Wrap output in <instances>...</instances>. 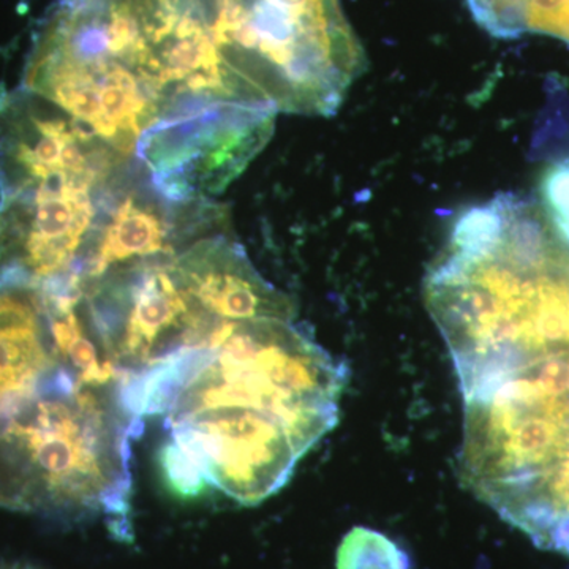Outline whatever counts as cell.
I'll return each instance as SVG.
<instances>
[{"instance_id":"obj_1","label":"cell","mask_w":569,"mask_h":569,"mask_svg":"<svg viewBox=\"0 0 569 569\" xmlns=\"http://www.w3.org/2000/svg\"><path fill=\"white\" fill-rule=\"evenodd\" d=\"M310 0H58L24 86L167 190L246 170L301 96L317 50Z\"/></svg>"},{"instance_id":"obj_2","label":"cell","mask_w":569,"mask_h":569,"mask_svg":"<svg viewBox=\"0 0 569 569\" xmlns=\"http://www.w3.org/2000/svg\"><path fill=\"white\" fill-rule=\"evenodd\" d=\"M425 298L456 370L569 343V236L539 194H497L456 220Z\"/></svg>"},{"instance_id":"obj_3","label":"cell","mask_w":569,"mask_h":569,"mask_svg":"<svg viewBox=\"0 0 569 569\" xmlns=\"http://www.w3.org/2000/svg\"><path fill=\"white\" fill-rule=\"evenodd\" d=\"M142 419L121 383H86L61 366L0 396V507L102 516L132 538V441Z\"/></svg>"},{"instance_id":"obj_4","label":"cell","mask_w":569,"mask_h":569,"mask_svg":"<svg viewBox=\"0 0 569 569\" xmlns=\"http://www.w3.org/2000/svg\"><path fill=\"white\" fill-rule=\"evenodd\" d=\"M459 478L539 549L569 557V347L462 389Z\"/></svg>"},{"instance_id":"obj_5","label":"cell","mask_w":569,"mask_h":569,"mask_svg":"<svg viewBox=\"0 0 569 569\" xmlns=\"http://www.w3.org/2000/svg\"><path fill=\"white\" fill-rule=\"evenodd\" d=\"M142 178L91 134L0 170V288L78 290L108 217Z\"/></svg>"},{"instance_id":"obj_6","label":"cell","mask_w":569,"mask_h":569,"mask_svg":"<svg viewBox=\"0 0 569 569\" xmlns=\"http://www.w3.org/2000/svg\"><path fill=\"white\" fill-rule=\"evenodd\" d=\"M347 367L293 320L224 321L198 351L163 418L244 407L287 427L307 455L339 421Z\"/></svg>"},{"instance_id":"obj_7","label":"cell","mask_w":569,"mask_h":569,"mask_svg":"<svg viewBox=\"0 0 569 569\" xmlns=\"http://www.w3.org/2000/svg\"><path fill=\"white\" fill-rule=\"evenodd\" d=\"M167 441L224 496L254 507L290 481L302 451L287 427L244 407H209L164 418Z\"/></svg>"},{"instance_id":"obj_8","label":"cell","mask_w":569,"mask_h":569,"mask_svg":"<svg viewBox=\"0 0 569 569\" xmlns=\"http://www.w3.org/2000/svg\"><path fill=\"white\" fill-rule=\"evenodd\" d=\"M173 268L182 287L219 320L295 318L290 298L258 274L228 230L186 247L173 258Z\"/></svg>"},{"instance_id":"obj_9","label":"cell","mask_w":569,"mask_h":569,"mask_svg":"<svg viewBox=\"0 0 569 569\" xmlns=\"http://www.w3.org/2000/svg\"><path fill=\"white\" fill-rule=\"evenodd\" d=\"M63 366L43 298L32 288H0V395L37 387Z\"/></svg>"},{"instance_id":"obj_10","label":"cell","mask_w":569,"mask_h":569,"mask_svg":"<svg viewBox=\"0 0 569 569\" xmlns=\"http://www.w3.org/2000/svg\"><path fill=\"white\" fill-rule=\"evenodd\" d=\"M475 20L492 36L541 33L569 44V0H467Z\"/></svg>"},{"instance_id":"obj_11","label":"cell","mask_w":569,"mask_h":569,"mask_svg":"<svg viewBox=\"0 0 569 569\" xmlns=\"http://www.w3.org/2000/svg\"><path fill=\"white\" fill-rule=\"evenodd\" d=\"M406 550L381 531L355 527L337 549L336 569H410Z\"/></svg>"},{"instance_id":"obj_12","label":"cell","mask_w":569,"mask_h":569,"mask_svg":"<svg viewBox=\"0 0 569 569\" xmlns=\"http://www.w3.org/2000/svg\"><path fill=\"white\" fill-rule=\"evenodd\" d=\"M0 569H31V568H24V567H2V565H0Z\"/></svg>"}]
</instances>
